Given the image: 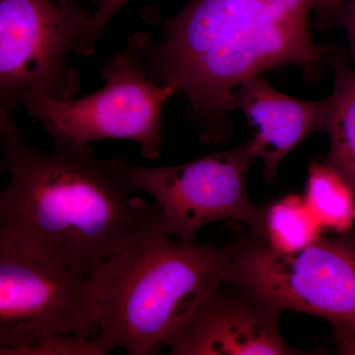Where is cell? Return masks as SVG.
<instances>
[{"mask_svg":"<svg viewBox=\"0 0 355 355\" xmlns=\"http://www.w3.org/2000/svg\"><path fill=\"white\" fill-rule=\"evenodd\" d=\"M311 13L312 0H191L166 21L160 41L139 33L128 49L154 83L176 84L202 141L216 144L240 84L286 65L311 73L328 58L311 35Z\"/></svg>","mask_w":355,"mask_h":355,"instance_id":"obj_1","label":"cell"},{"mask_svg":"<svg viewBox=\"0 0 355 355\" xmlns=\"http://www.w3.org/2000/svg\"><path fill=\"white\" fill-rule=\"evenodd\" d=\"M12 113L0 108L10 173L0 193V235L90 277L158 205L135 195L123 159L64 139L40 150L23 139Z\"/></svg>","mask_w":355,"mask_h":355,"instance_id":"obj_2","label":"cell"},{"mask_svg":"<svg viewBox=\"0 0 355 355\" xmlns=\"http://www.w3.org/2000/svg\"><path fill=\"white\" fill-rule=\"evenodd\" d=\"M234 244L188 245L164 228L159 209L91 275L104 354H157L178 324L223 284Z\"/></svg>","mask_w":355,"mask_h":355,"instance_id":"obj_3","label":"cell"},{"mask_svg":"<svg viewBox=\"0 0 355 355\" xmlns=\"http://www.w3.org/2000/svg\"><path fill=\"white\" fill-rule=\"evenodd\" d=\"M224 282L263 307L323 318L340 354L355 355V235L321 238L292 254L253 235L234 243Z\"/></svg>","mask_w":355,"mask_h":355,"instance_id":"obj_4","label":"cell"},{"mask_svg":"<svg viewBox=\"0 0 355 355\" xmlns=\"http://www.w3.org/2000/svg\"><path fill=\"white\" fill-rule=\"evenodd\" d=\"M102 77L105 85L80 99L33 94L22 106L44 123L53 139L76 144L132 140L144 158L160 157L163 109L180 92L176 84L154 83L130 49L110 58L102 67Z\"/></svg>","mask_w":355,"mask_h":355,"instance_id":"obj_5","label":"cell"},{"mask_svg":"<svg viewBox=\"0 0 355 355\" xmlns=\"http://www.w3.org/2000/svg\"><path fill=\"white\" fill-rule=\"evenodd\" d=\"M101 329L90 277L0 235V354L51 335L92 340Z\"/></svg>","mask_w":355,"mask_h":355,"instance_id":"obj_6","label":"cell"},{"mask_svg":"<svg viewBox=\"0 0 355 355\" xmlns=\"http://www.w3.org/2000/svg\"><path fill=\"white\" fill-rule=\"evenodd\" d=\"M257 158L250 139L183 164L147 168L123 161V169L133 191L155 200L166 232L177 241L198 244V230L222 220L239 222L265 240L266 209L250 200L246 189L248 172Z\"/></svg>","mask_w":355,"mask_h":355,"instance_id":"obj_7","label":"cell"},{"mask_svg":"<svg viewBox=\"0 0 355 355\" xmlns=\"http://www.w3.org/2000/svg\"><path fill=\"white\" fill-rule=\"evenodd\" d=\"M89 18L76 0H0V108L33 94L74 98L81 81L69 51Z\"/></svg>","mask_w":355,"mask_h":355,"instance_id":"obj_8","label":"cell"},{"mask_svg":"<svg viewBox=\"0 0 355 355\" xmlns=\"http://www.w3.org/2000/svg\"><path fill=\"white\" fill-rule=\"evenodd\" d=\"M279 314L223 282L178 324L165 345L172 355L303 354L282 338Z\"/></svg>","mask_w":355,"mask_h":355,"instance_id":"obj_9","label":"cell"},{"mask_svg":"<svg viewBox=\"0 0 355 355\" xmlns=\"http://www.w3.org/2000/svg\"><path fill=\"white\" fill-rule=\"evenodd\" d=\"M329 98L298 99L273 87L263 76L251 77L230 95L229 112L240 111L254 128L253 140L263 164V176L272 183L284 158L312 133L323 130Z\"/></svg>","mask_w":355,"mask_h":355,"instance_id":"obj_10","label":"cell"},{"mask_svg":"<svg viewBox=\"0 0 355 355\" xmlns=\"http://www.w3.org/2000/svg\"><path fill=\"white\" fill-rule=\"evenodd\" d=\"M334 76L323 130L330 142L327 162L340 173L355 193V70L335 60Z\"/></svg>","mask_w":355,"mask_h":355,"instance_id":"obj_11","label":"cell"},{"mask_svg":"<svg viewBox=\"0 0 355 355\" xmlns=\"http://www.w3.org/2000/svg\"><path fill=\"white\" fill-rule=\"evenodd\" d=\"M303 198L324 229L345 234L355 223L354 191L328 162L311 166Z\"/></svg>","mask_w":355,"mask_h":355,"instance_id":"obj_12","label":"cell"},{"mask_svg":"<svg viewBox=\"0 0 355 355\" xmlns=\"http://www.w3.org/2000/svg\"><path fill=\"white\" fill-rule=\"evenodd\" d=\"M324 230L300 196H286L266 209L263 241L279 253L302 251L323 238Z\"/></svg>","mask_w":355,"mask_h":355,"instance_id":"obj_13","label":"cell"},{"mask_svg":"<svg viewBox=\"0 0 355 355\" xmlns=\"http://www.w3.org/2000/svg\"><path fill=\"white\" fill-rule=\"evenodd\" d=\"M132 0H99L97 9L90 15L83 32L77 37L72 51L81 57H88L95 50L96 44L104 34L110 21Z\"/></svg>","mask_w":355,"mask_h":355,"instance_id":"obj_14","label":"cell"},{"mask_svg":"<svg viewBox=\"0 0 355 355\" xmlns=\"http://www.w3.org/2000/svg\"><path fill=\"white\" fill-rule=\"evenodd\" d=\"M16 355H105L95 338L74 335H51L19 350Z\"/></svg>","mask_w":355,"mask_h":355,"instance_id":"obj_15","label":"cell"},{"mask_svg":"<svg viewBox=\"0 0 355 355\" xmlns=\"http://www.w3.org/2000/svg\"><path fill=\"white\" fill-rule=\"evenodd\" d=\"M349 41L350 51L355 55V0H347L336 16Z\"/></svg>","mask_w":355,"mask_h":355,"instance_id":"obj_16","label":"cell"},{"mask_svg":"<svg viewBox=\"0 0 355 355\" xmlns=\"http://www.w3.org/2000/svg\"><path fill=\"white\" fill-rule=\"evenodd\" d=\"M347 0H312V13L320 22L336 19V14Z\"/></svg>","mask_w":355,"mask_h":355,"instance_id":"obj_17","label":"cell"}]
</instances>
